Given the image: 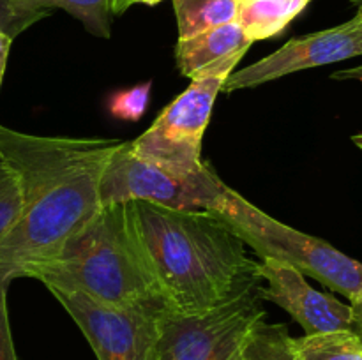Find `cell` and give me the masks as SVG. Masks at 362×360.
<instances>
[{
    "label": "cell",
    "mask_w": 362,
    "mask_h": 360,
    "mask_svg": "<svg viewBox=\"0 0 362 360\" xmlns=\"http://www.w3.org/2000/svg\"><path fill=\"white\" fill-rule=\"evenodd\" d=\"M122 140L35 136L0 126V157L16 172L21 212L0 239V282L28 277L99 212V186Z\"/></svg>",
    "instance_id": "1"
},
{
    "label": "cell",
    "mask_w": 362,
    "mask_h": 360,
    "mask_svg": "<svg viewBox=\"0 0 362 360\" xmlns=\"http://www.w3.org/2000/svg\"><path fill=\"white\" fill-rule=\"evenodd\" d=\"M126 207L166 313H204L260 288L258 263L246 254V244L212 212L151 201Z\"/></svg>",
    "instance_id": "2"
},
{
    "label": "cell",
    "mask_w": 362,
    "mask_h": 360,
    "mask_svg": "<svg viewBox=\"0 0 362 360\" xmlns=\"http://www.w3.org/2000/svg\"><path fill=\"white\" fill-rule=\"evenodd\" d=\"M28 277L46 288L83 293L103 306L166 311L126 203L103 205L55 258Z\"/></svg>",
    "instance_id": "3"
},
{
    "label": "cell",
    "mask_w": 362,
    "mask_h": 360,
    "mask_svg": "<svg viewBox=\"0 0 362 360\" xmlns=\"http://www.w3.org/2000/svg\"><path fill=\"white\" fill-rule=\"evenodd\" d=\"M209 212L218 215L262 260H274L317 279L350 304L362 299V263L318 236L308 235L271 217L226 184Z\"/></svg>",
    "instance_id": "4"
},
{
    "label": "cell",
    "mask_w": 362,
    "mask_h": 360,
    "mask_svg": "<svg viewBox=\"0 0 362 360\" xmlns=\"http://www.w3.org/2000/svg\"><path fill=\"white\" fill-rule=\"evenodd\" d=\"M243 55L230 56L191 78V83L173 99L144 134L131 141L136 157L177 175H197L204 169L202 141L209 127L216 97Z\"/></svg>",
    "instance_id": "5"
},
{
    "label": "cell",
    "mask_w": 362,
    "mask_h": 360,
    "mask_svg": "<svg viewBox=\"0 0 362 360\" xmlns=\"http://www.w3.org/2000/svg\"><path fill=\"white\" fill-rule=\"evenodd\" d=\"M223 187L209 162L197 175H177L136 157L122 141L110 157L99 186L101 205L151 201L179 210H207Z\"/></svg>",
    "instance_id": "6"
},
{
    "label": "cell",
    "mask_w": 362,
    "mask_h": 360,
    "mask_svg": "<svg viewBox=\"0 0 362 360\" xmlns=\"http://www.w3.org/2000/svg\"><path fill=\"white\" fill-rule=\"evenodd\" d=\"M260 288L233 302L194 314H163L159 360H237L251 325L267 316Z\"/></svg>",
    "instance_id": "7"
},
{
    "label": "cell",
    "mask_w": 362,
    "mask_h": 360,
    "mask_svg": "<svg viewBox=\"0 0 362 360\" xmlns=\"http://www.w3.org/2000/svg\"><path fill=\"white\" fill-rule=\"evenodd\" d=\"M48 289L87 337L98 360H159L165 311L119 309L83 293Z\"/></svg>",
    "instance_id": "8"
},
{
    "label": "cell",
    "mask_w": 362,
    "mask_h": 360,
    "mask_svg": "<svg viewBox=\"0 0 362 360\" xmlns=\"http://www.w3.org/2000/svg\"><path fill=\"white\" fill-rule=\"evenodd\" d=\"M361 55L362 21L356 14L341 25L292 39L258 62L233 71L226 78L221 92L230 94L240 88H253L299 71L343 62Z\"/></svg>",
    "instance_id": "9"
},
{
    "label": "cell",
    "mask_w": 362,
    "mask_h": 360,
    "mask_svg": "<svg viewBox=\"0 0 362 360\" xmlns=\"http://www.w3.org/2000/svg\"><path fill=\"white\" fill-rule=\"evenodd\" d=\"M258 274L267 282V288L260 286V299L285 309L306 334L352 330V306L315 289L297 268L274 260H262Z\"/></svg>",
    "instance_id": "10"
},
{
    "label": "cell",
    "mask_w": 362,
    "mask_h": 360,
    "mask_svg": "<svg viewBox=\"0 0 362 360\" xmlns=\"http://www.w3.org/2000/svg\"><path fill=\"white\" fill-rule=\"evenodd\" d=\"M253 42L246 37L237 21L209 28L191 37L179 39L175 44V62L186 78L197 76L205 67L235 55H246Z\"/></svg>",
    "instance_id": "11"
},
{
    "label": "cell",
    "mask_w": 362,
    "mask_h": 360,
    "mask_svg": "<svg viewBox=\"0 0 362 360\" xmlns=\"http://www.w3.org/2000/svg\"><path fill=\"white\" fill-rule=\"evenodd\" d=\"M237 23L251 42L281 34L311 0H235Z\"/></svg>",
    "instance_id": "12"
},
{
    "label": "cell",
    "mask_w": 362,
    "mask_h": 360,
    "mask_svg": "<svg viewBox=\"0 0 362 360\" xmlns=\"http://www.w3.org/2000/svg\"><path fill=\"white\" fill-rule=\"evenodd\" d=\"M237 360H299L292 335L283 323H269L267 316L255 321L246 332Z\"/></svg>",
    "instance_id": "13"
},
{
    "label": "cell",
    "mask_w": 362,
    "mask_h": 360,
    "mask_svg": "<svg viewBox=\"0 0 362 360\" xmlns=\"http://www.w3.org/2000/svg\"><path fill=\"white\" fill-rule=\"evenodd\" d=\"M179 39L237 21L235 0H173Z\"/></svg>",
    "instance_id": "14"
},
{
    "label": "cell",
    "mask_w": 362,
    "mask_h": 360,
    "mask_svg": "<svg viewBox=\"0 0 362 360\" xmlns=\"http://www.w3.org/2000/svg\"><path fill=\"white\" fill-rule=\"evenodd\" d=\"M299 360H362V342L354 330H332L292 337Z\"/></svg>",
    "instance_id": "15"
},
{
    "label": "cell",
    "mask_w": 362,
    "mask_h": 360,
    "mask_svg": "<svg viewBox=\"0 0 362 360\" xmlns=\"http://www.w3.org/2000/svg\"><path fill=\"white\" fill-rule=\"evenodd\" d=\"M27 9L52 13L62 9L80 20L83 27L95 37L110 39L113 13L110 0H20Z\"/></svg>",
    "instance_id": "16"
},
{
    "label": "cell",
    "mask_w": 362,
    "mask_h": 360,
    "mask_svg": "<svg viewBox=\"0 0 362 360\" xmlns=\"http://www.w3.org/2000/svg\"><path fill=\"white\" fill-rule=\"evenodd\" d=\"M21 212V187L16 172L0 157V239L18 221Z\"/></svg>",
    "instance_id": "17"
},
{
    "label": "cell",
    "mask_w": 362,
    "mask_h": 360,
    "mask_svg": "<svg viewBox=\"0 0 362 360\" xmlns=\"http://www.w3.org/2000/svg\"><path fill=\"white\" fill-rule=\"evenodd\" d=\"M152 81L131 87L127 90L117 92L110 101V113L119 120L136 122L147 112L148 99H151Z\"/></svg>",
    "instance_id": "18"
},
{
    "label": "cell",
    "mask_w": 362,
    "mask_h": 360,
    "mask_svg": "<svg viewBox=\"0 0 362 360\" xmlns=\"http://www.w3.org/2000/svg\"><path fill=\"white\" fill-rule=\"evenodd\" d=\"M46 16L49 13L27 9L20 0H0V32H6L13 39Z\"/></svg>",
    "instance_id": "19"
},
{
    "label": "cell",
    "mask_w": 362,
    "mask_h": 360,
    "mask_svg": "<svg viewBox=\"0 0 362 360\" xmlns=\"http://www.w3.org/2000/svg\"><path fill=\"white\" fill-rule=\"evenodd\" d=\"M7 288L9 284L0 282V360H18L7 313Z\"/></svg>",
    "instance_id": "20"
},
{
    "label": "cell",
    "mask_w": 362,
    "mask_h": 360,
    "mask_svg": "<svg viewBox=\"0 0 362 360\" xmlns=\"http://www.w3.org/2000/svg\"><path fill=\"white\" fill-rule=\"evenodd\" d=\"M14 39L11 35H7L6 32H0V87H2L4 74H6L7 67V59H9L11 46H13Z\"/></svg>",
    "instance_id": "21"
},
{
    "label": "cell",
    "mask_w": 362,
    "mask_h": 360,
    "mask_svg": "<svg viewBox=\"0 0 362 360\" xmlns=\"http://www.w3.org/2000/svg\"><path fill=\"white\" fill-rule=\"evenodd\" d=\"M350 306H352V330L356 332L362 342V299L352 302Z\"/></svg>",
    "instance_id": "22"
},
{
    "label": "cell",
    "mask_w": 362,
    "mask_h": 360,
    "mask_svg": "<svg viewBox=\"0 0 362 360\" xmlns=\"http://www.w3.org/2000/svg\"><path fill=\"white\" fill-rule=\"evenodd\" d=\"M332 78L334 80H356L362 83V66L352 67V69L336 71V73H332Z\"/></svg>",
    "instance_id": "23"
},
{
    "label": "cell",
    "mask_w": 362,
    "mask_h": 360,
    "mask_svg": "<svg viewBox=\"0 0 362 360\" xmlns=\"http://www.w3.org/2000/svg\"><path fill=\"white\" fill-rule=\"evenodd\" d=\"M131 6H133V0H110V7H112L113 16L126 13Z\"/></svg>",
    "instance_id": "24"
},
{
    "label": "cell",
    "mask_w": 362,
    "mask_h": 360,
    "mask_svg": "<svg viewBox=\"0 0 362 360\" xmlns=\"http://www.w3.org/2000/svg\"><path fill=\"white\" fill-rule=\"evenodd\" d=\"M159 2H163V0H133V4H145V6H156Z\"/></svg>",
    "instance_id": "25"
},
{
    "label": "cell",
    "mask_w": 362,
    "mask_h": 360,
    "mask_svg": "<svg viewBox=\"0 0 362 360\" xmlns=\"http://www.w3.org/2000/svg\"><path fill=\"white\" fill-rule=\"evenodd\" d=\"M352 4L357 7V13L356 14L361 18V21H362V0H352Z\"/></svg>",
    "instance_id": "26"
},
{
    "label": "cell",
    "mask_w": 362,
    "mask_h": 360,
    "mask_svg": "<svg viewBox=\"0 0 362 360\" xmlns=\"http://www.w3.org/2000/svg\"><path fill=\"white\" fill-rule=\"evenodd\" d=\"M352 141L362 150V134H356V136H352Z\"/></svg>",
    "instance_id": "27"
}]
</instances>
